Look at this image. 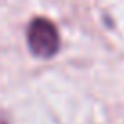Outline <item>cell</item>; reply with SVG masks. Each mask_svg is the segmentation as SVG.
<instances>
[{
	"label": "cell",
	"instance_id": "cell-1",
	"mask_svg": "<svg viewBox=\"0 0 124 124\" xmlns=\"http://www.w3.org/2000/svg\"><path fill=\"white\" fill-rule=\"evenodd\" d=\"M27 46L31 53L39 58H51L60 47L57 26L47 18H35L27 27Z\"/></svg>",
	"mask_w": 124,
	"mask_h": 124
}]
</instances>
